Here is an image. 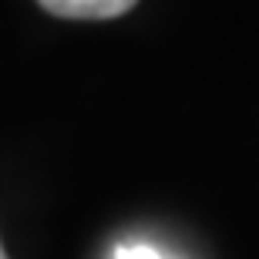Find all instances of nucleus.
Here are the masks:
<instances>
[{
  "instance_id": "1",
  "label": "nucleus",
  "mask_w": 259,
  "mask_h": 259,
  "mask_svg": "<svg viewBox=\"0 0 259 259\" xmlns=\"http://www.w3.org/2000/svg\"><path fill=\"white\" fill-rule=\"evenodd\" d=\"M40 7L67 20H111L121 17L138 4V0H37Z\"/></svg>"
},
{
  "instance_id": "2",
  "label": "nucleus",
  "mask_w": 259,
  "mask_h": 259,
  "mask_svg": "<svg viewBox=\"0 0 259 259\" xmlns=\"http://www.w3.org/2000/svg\"><path fill=\"white\" fill-rule=\"evenodd\" d=\"M115 259H165V256L158 249H152V246H142L138 242V246H121Z\"/></svg>"
},
{
  "instance_id": "3",
  "label": "nucleus",
  "mask_w": 259,
  "mask_h": 259,
  "mask_svg": "<svg viewBox=\"0 0 259 259\" xmlns=\"http://www.w3.org/2000/svg\"><path fill=\"white\" fill-rule=\"evenodd\" d=\"M0 259H7V252H4V246H0Z\"/></svg>"
}]
</instances>
